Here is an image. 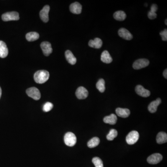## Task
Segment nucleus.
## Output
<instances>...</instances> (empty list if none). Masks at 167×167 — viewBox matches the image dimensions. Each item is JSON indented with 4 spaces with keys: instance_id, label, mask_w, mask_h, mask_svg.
<instances>
[{
    "instance_id": "obj_1",
    "label": "nucleus",
    "mask_w": 167,
    "mask_h": 167,
    "mask_svg": "<svg viewBox=\"0 0 167 167\" xmlns=\"http://www.w3.org/2000/svg\"><path fill=\"white\" fill-rule=\"evenodd\" d=\"M49 72L46 70L38 71L35 73L34 79L38 84H43L48 80L49 78Z\"/></svg>"
},
{
    "instance_id": "obj_2",
    "label": "nucleus",
    "mask_w": 167,
    "mask_h": 167,
    "mask_svg": "<svg viewBox=\"0 0 167 167\" xmlns=\"http://www.w3.org/2000/svg\"><path fill=\"white\" fill-rule=\"evenodd\" d=\"M64 142L68 146L73 147L75 145L77 142V137L74 134L69 132L64 136Z\"/></svg>"
},
{
    "instance_id": "obj_3",
    "label": "nucleus",
    "mask_w": 167,
    "mask_h": 167,
    "mask_svg": "<svg viewBox=\"0 0 167 167\" xmlns=\"http://www.w3.org/2000/svg\"><path fill=\"white\" fill-rule=\"evenodd\" d=\"M2 19L4 22H8L11 21H17L19 20L20 17L18 13L17 12H7L2 14Z\"/></svg>"
},
{
    "instance_id": "obj_4",
    "label": "nucleus",
    "mask_w": 167,
    "mask_h": 167,
    "mask_svg": "<svg viewBox=\"0 0 167 167\" xmlns=\"http://www.w3.org/2000/svg\"><path fill=\"white\" fill-rule=\"evenodd\" d=\"M139 138V134L137 131L133 130L128 134L126 137V141L127 143L130 145H132L137 142Z\"/></svg>"
},
{
    "instance_id": "obj_5",
    "label": "nucleus",
    "mask_w": 167,
    "mask_h": 167,
    "mask_svg": "<svg viewBox=\"0 0 167 167\" xmlns=\"http://www.w3.org/2000/svg\"><path fill=\"white\" fill-rule=\"evenodd\" d=\"M26 93L29 97L35 100H39L41 97L40 91L36 87H33L27 90Z\"/></svg>"
},
{
    "instance_id": "obj_6",
    "label": "nucleus",
    "mask_w": 167,
    "mask_h": 167,
    "mask_svg": "<svg viewBox=\"0 0 167 167\" xmlns=\"http://www.w3.org/2000/svg\"><path fill=\"white\" fill-rule=\"evenodd\" d=\"M150 61L145 59H140L137 60L134 62L133 67L134 69L139 70L145 68L149 66Z\"/></svg>"
},
{
    "instance_id": "obj_7",
    "label": "nucleus",
    "mask_w": 167,
    "mask_h": 167,
    "mask_svg": "<svg viewBox=\"0 0 167 167\" xmlns=\"http://www.w3.org/2000/svg\"><path fill=\"white\" fill-rule=\"evenodd\" d=\"M163 159V156L159 153H155L150 155L147 159V162L151 164L158 163Z\"/></svg>"
},
{
    "instance_id": "obj_8",
    "label": "nucleus",
    "mask_w": 167,
    "mask_h": 167,
    "mask_svg": "<svg viewBox=\"0 0 167 167\" xmlns=\"http://www.w3.org/2000/svg\"><path fill=\"white\" fill-rule=\"evenodd\" d=\"M76 96L79 99H84L87 98L88 96V91L87 89L83 86H80L77 89Z\"/></svg>"
},
{
    "instance_id": "obj_9",
    "label": "nucleus",
    "mask_w": 167,
    "mask_h": 167,
    "mask_svg": "<svg viewBox=\"0 0 167 167\" xmlns=\"http://www.w3.org/2000/svg\"><path fill=\"white\" fill-rule=\"evenodd\" d=\"M40 47L42 50L44 54L46 56H49L53 52V49L50 43L47 41H44L41 43Z\"/></svg>"
},
{
    "instance_id": "obj_10",
    "label": "nucleus",
    "mask_w": 167,
    "mask_h": 167,
    "mask_svg": "<svg viewBox=\"0 0 167 167\" xmlns=\"http://www.w3.org/2000/svg\"><path fill=\"white\" fill-rule=\"evenodd\" d=\"M135 91L136 93L141 97L147 98L150 95V91L145 89L141 85H137L135 88Z\"/></svg>"
},
{
    "instance_id": "obj_11",
    "label": "nucleus",
    "mask_w": 167,
    "mask_h": 167,
    "mask_svg": "<svg viewBox=\"0 0 167 167\" xmlns=\"http://www.w3.org/2000/svg\"><path fill=\"white\" fill-rule=\"evenodd\" d=\"M49 11H50V7L49 6H45L40 11V15L41 20L44 22H47L49 21Z\"/></svg>"
},
{
    "instance_id": "obj_12",
    "label": "nucleus",
    "mask_w": 167,
    "mask_h": 167,
    "mask_svg": "<svg viewBox=\"0 0 167 167\" xmlns=\"http://www.w3.org/2000/svg\"><path fill=\"white\" fill-rule=\"evenodd\" d=\"M120 37L126 40H131L133 39V35L128 30L125 28H121L118 32Z\"/></svg>"
},
{
    "instance_id": "obj_13",
    "label": "nucleus",
    "mask_w": 167,
    "mask_h": 167,
    "mask_svg": "<svg viewBox=\"0 0 167 167\" xmlns=\"http://www.w3.org/2000/svg\"><path fill=\"white\" fill-rule=\"evenodd\" d=\"M81 5L78 2H75L71 4L70 6V10L72 13L74 14H80L81 13Z\"/></svg>"
},
{
    "instance_id": "obj_14",
    "label": "nucleus",
    "mask_w": 167,
    "mask_h": 167,
    "mask_svg": "<svg viewBox=\"0 0 167 167\" xmlns=\"http://www.w3.org/2000/svg\"><path fill=\"white\" fill-rule=\"evenodd\" d=\"M162 100L160 98L156 99L155 101H152L148 106V110L150 113H155L157 111V109L159 104L161 103Z\"/></svg>"
},
{
    "instance_id": "obj_15",
    "label": "nucleus",
    "mask_w": 167,
    "mask_h": 167,
    "mask_svg": "<svg viewBox=\"0 0 167 167\" xmlns=\"http://www.w3.org/2000/svg\"><path fill=\"white\" fill-rule=\"evenodd\" d=\"M89 47L96 49L100 48L103 45V41L100 38H96L94 40H90L88 43Z\"/></svg>"
},
{
    "instance_id": "obj_16",
    "label": "nucleus",
    "mask_w": 167,
    "mask_h": 167,
    "mask_svg": "<svg viewBox=\"0 0 167 167\" xmlns=\"http://www.w3.org/2000/svg\"><path fill=\"white\" fill-rule=\"evenodd\" d=\"M116 112L118 116L123 118H126L130 115V111L128 109L117 108L116 110Z\"/></svg>"
},
{
    "instance_id": "obj_17",
    "label": "nucleus",
    "mask_w": 167,
    "mask_h": 167,
    "mask_svg": "<svg viewBox=\"0 0 167 167\" xmlns=\"http://www.w3.org/2000/svg\"><path fill=\"white\" fill-rule=\"evenodd\" d=\"M9 50L5 43L0 40V57L4 58L8 56Z\"/></svg>"
},
{
    "instance_id": "obj_18",
    "label": "nucleus",
    "mask_w": 167,
    "mask_h": 167,
    "mask_svg": "<svg viewBox=\"0 0 167 167\" xmlns=\"http://www.w3.org/2000/svg\"><path fill=\"white\" fill-rule=\"evenodd\" d=\"M65 56L66 60L69 63L72 65L76 64L77 62V59L71 51L70 50H66L65 52Z\"/></svg>"
},
{
    "instance_id": "obj_19",
    "label": "nucleus",
    "mask_w": 167,
    "mask_h": 167,
    "mask_svg": "<svg viewBox=\"0 0 167 167\" xmlns=\"http://www.w3.org/2000/svg\"><path fill=\"white\" fill-rule=\"evenodd\" d=\"M101 60L104 63L110 64L112 61L113 60L108 51L105 50L101 54Z\"/></svg>"
},
{
    "instance_id": "obj_20",
    "label": "nucleus",
    "mask_w": 167,
    "mask_h": 167,
    "mask_svg": "<svg viewBox=\"0 0 167 167\" xmlns=\"http://www.w3.org/2000/svg\"><path fill=\"white\" fill-rule=\"evenodd\" d=\"M117 120V118L116 115L114 114H112L110 116L104 117V122L106 124L114 125L116 124Z\"/></svg>"
},
{
    "instance_id": "obj_21",
    "label": "nucleus",
    "mask_w": 167,
    "mask_h": 167,
    "mask_svg": "<svg viewBox=\"0 0 167 167\" xmlns=\"http://www.w3.org/2000/svg\"><path fill=\"white\" fill-rule=\"evenodd\" d=\"M156 142L158 144H163L167 143V134L164 132H160L159 133L156 137Z\"/></svg>"
},
{
    "instance_id": "obj_22",
    "label": "nucleus",
    "mask_w": 167,
    "mask_h": 167,
    "mask_svg": "<svg viewBox=\"0 0 167 167\" xmlns=\"http://www.w3.org/2000/svg\"><path fill=\"white\" fill-rule=\"evenodd\" d=\"M113 17L115 20L119 21H123L126 19V14L123 11H117L113 14Z\"/></svg>"
},
{
    "instance_id": "obj_23",
    "label": "nucleus",
    "mask_w": 167,
    "mask_h": 167,
    "mask_svg": "<svg viewBox=\"0 0 167 167\" xmlns=\"http://www.w3.org/2000/svg\"><path fill=\"white\" fill-rule=\"evenodd\" d=\"M27 40L29 41H33L37 40L39 38V34L37 32H32L27 33L26 35Z\"/></svg>"
},
{
    "instance_id": "obj_24",
    "label": "nucleus",
    "mask_w": 167,
    "mask_h": 167,
    "mask_svg": "<svg viewBox=\"0 0 167 167\" xmlns=\"http://www.w3.org/2000/svg\"><path fill=\"white\" fill-rule=\"evenodd\" d=\"M100 139L98 137H94L91 139L87 143V146L90 148L96 147L99 144Z\"/></svg>"
},
{
    "instance_id": "obj_25",
    "label": "nucleus",
    "mask_w": 167,
    "mask_h": 167,
    "mask_svg": "<svg viewBox=\"0 0 167 167\" xmlns=\"http://www.w3.org/2000/svg\"><path fill=\"white\" fill-rule=\"evenodd\" d=\"M96 87L100 92L103 93L104 92L105 90V81L104 79L103 78L99 79L96 84Z\"/></svg>"
},
{
    "instance_id": "obj_26",
    "label": "nucleus",
    "mask_w": 167,
    "mask_h": 167,
    "mask_svg": "<svg viewBox=\"0 0 167 167\" xmlns=\"http://www.w3.org/2000/svg\"><path fill=\"white\" fill-rule=\"evenodd\" d=\"M117 134L118 133L117 130L115 129H112L110 130L108 134L107 135V139L109 141H112L117 137Z\"/></svg>"
},
{
    "instance_id": "obj_27",
    "label": "nucleus",
    "mask_w": 167,
    "mask_h": 167,
    "mask_svg": "<svg viewBox=\"0 0 167 167\" xmlns=\"http://www.w3.org/2000/svg\"><path fill=\"white\" fill-rule=\"evenodd\" d=\"M92 162L96 167H104L103 163L102 160L98 157H94L92 159Z\"/></svg>"
},
{
    "instance_id": "obj_28",
    "label": "nucleus",
    "mask_w": 167,
    "mask_h": 167,
    "mask_svg": "<svg viewBox=\"0 0 167 167\" xmlns=\"http://www.w3.org/2000/svg\"><path fill=\"white\" fill-rule=\"evenodd\" d=\"M53 105L52 103L50 102H47L44 105L43 110L45 112H48L51 111L53 108Z\"/></svg>"
},
{
    "instance_id": "obj_29",
    "label": "nucleus",
    "mask_w": 167,
    "mask_h": 167,
    "mask_svg": "<svg viewBox=\"0 0 167 167\" xmlns=\"http://www.w3.org/2000/svg\"><path fill=\"white\" fill-rule=\"evenodd\" d=\"M161 36L162 37V40L163 41H167V30L165 29L163 31L161 32L160 33Z\"/></svg>"
},
{
    "instance_id": "obj_30",
    "label": "nucleus",
    "mask_w": 167,
    "mask_h": 167,
    "mask_svg": "<svg viewBox=\"0 0 167 167\" xmlns=\"http://www.w3.org/2000/svg\"><path fill=\"white\" fill-rule=\"evenodd\" d=\"M148 17L150 20H153L154 19L156 18V17H157V14H156V13H154V12L150 11L148 13Z\"/></svg>"
},
{
    "instance_id": "obj_31",
    "label": "nucleus",
    "mask_w": 167,
    "mask_h": 167,
    "mask_svg": "<svg viewBox=\"0 0 167 167\" xmlns=\"http://www.w3.org/2000/svg\"><path fill=\"white\" fill-rule=\"evenodd\" d=\"M157 9H158V7H157V5L153 4L151 6L150 9V11H151V12L156 13Z\"/></svg>"
},
{
    "instance_id": "obj_32",
    "label": "nucleus",
    "mask_w": 167,
    "mask_h": 167,
    "mask_svg": "<svg viewBox=\"0 0 167 167\" xmlns=\"http://www.w3.org/2000/svg\"><path fill=\"white\" fill-rule=\"evenodd\" d=\"M163 75L166 79L167 78V70L165 69L163 73Z\"/></svg>"
},
{
    "instance_id": "obj_33",
    "label": "nucleus",
    "mask_w": 167,
    "mask_h": 167,
    "mask_svg": "<svg viewBox=\"0 0 167 167\" xmlns=\"http://www.w3.org/2000/svg\"><path fill=\"white\" fill-rule=\"evenodd\" d=\"M1 94H2V91H1V89L0 87V98L1 97Z\"/></svg>"
},
{
    "instance_id": "obj_34",
    "label": "nucleus",
    "mask_w": 167,
    "mask_h": 167,
    "mask_svg": "<svg viewBox=\"0 0 167 167\" xmlns=\"http://www.w3.org/2000/svg\"><path fill=\"white\" fill-rule=\"evenodd\" d=\"M167 19H166V20H165V24H166V25H167Z\"/></svg>"
}]
</instances>
